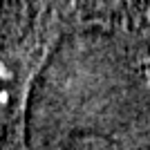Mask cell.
I'll use <instances>...</instances> for the list:
<instances>
[{"instance_id": "1", "label": "cell", "mask_w": 150, "mask_h": 150, "mask_svg": "<svg viewBox=\"0 0 150 150\" xmlns=\"http://www.w3.org/2000/svg\"><path fill=\"white\" fill-rule=\"evenodd\" d=\"M31 65L27 54L13 43L0 40V125L13 121L25 108Z\"/></svg>"}]
</instances>
